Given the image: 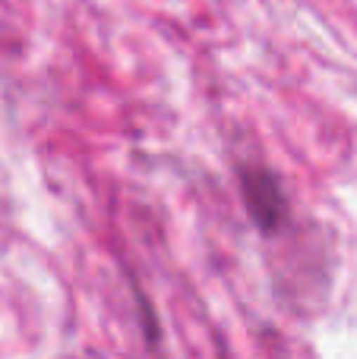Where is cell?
Wrapping results in <instances>:
<instances>
[{"label":"cell","mask_w":357,"mask_h":359,"mask_svg":"<svg viewBox=\"0 0 357 359\" xmlns=\"http://www.w3.org/2000/svg\"><path fill=\"white\" fill-rule=\"evenodd\" d=\"M240 196H244L247 215L263 233H275L288 224V196L282 189V180L269 168H240Z\"/></svg>","instance_id":"6da1fadb"}]
</instances>
